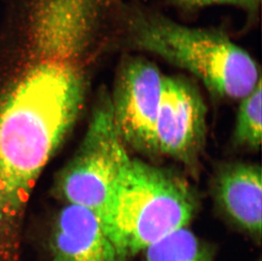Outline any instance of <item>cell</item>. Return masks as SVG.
<instances>
[{
    "mask_svg": "<svg viewBox=\"0 0 262 261\" xmlns=\"http://www.w3.org/2000/svg\"><path fill=\"white\" fill-rule=\"evenodd\" d=\"M163 77L153 63L131 58L119 71L111 99L121 138L126 145L142 153H158L156 126Z\"/></svg>",
    "mask_w": 262,
    "mask_h": 261,
    "instance_id": "6",
    "label": "cell"
},
{
    "mask_svg": "<svg viewBox=\"0 0 262 261\" xmlns=\"http://www.w3.org/2000/svg\"><path fill=\"white\" fill-rule=\"evenodd\" d=\"M144 261H215L207 244L183 227L145 250Z\"/></svg>",
    "mask_w": 262,
    "mask_h": 261,
    "instance_id": "10",
    "label": "cell"
},
{
    "mask_svg": "<svg viewBox=\"0 0 262 261\" xmlns=\"http://www.w3.org/2000/svg\"><path fill=\"white\" fill-rule=\"evenodd\" d=\"M120 20L130 45L188 71L217 96L243 99L260 79L250 54L222 31L184 25L140 7L123 6Z\"/></svg>",
    "mask_w": 262,
    "mask_h": 261,
    "instance_id": "2",
    "label": "cell"
},
{
    "mask_svg": "<svg viewBox=\"0 0 262 261\" xmlns=\"http://www.w3.org/2000/svg\"><path fill=\"white\" fill-rule=\"evenodd\" d=\"M78 62L36 59L0 98V261L20 260L32 190L84 101Z\"/></svg>",
    "mask_w": 262,
    "mask_h": 261,
    "instance_id": "1",
    "label": "cell"
},
{
    "mask_svg": "<svg viewBox=\"0 0 262 261\" xmlns=\"http://www.w3.org/2000/svg\"><path fill=\"white\" fill-rule=\"evenodd\" d=\"M206 107L198 89L187 79L163 77L156 120L158 153L193 162L205 143Z\"/></svg>",
    "mask_w": 262,
    "mask_h": 261,
    "instance_id": "7",
    "label": "cell"
},
{
    "mask_svg": "<svg viewBox=\"0 0 262 261\" xmlns=\"http://www.w3.org/2000/svg\"><path fill=\"white\" fill-rule=\"evenodd\" d=\"M261 79L250 94L243 98L235 123V143L250 149H258L262 138Z\"/></svg>",
    "mask_w": 262,
    "mask_h": 261,
    "instance_id": "11",
    "label": "cell"
},
{
    "mask_svg": "<svg viewBox=\"0 0 262 261\" xmlns=\"http://www.w3.org/2000/svg\"><path fill=\"white\" fill-rule=\"evenodd\" d=\"M195 208L187 182L167 170L131 159L99 218L126 260L185 227Z\"/></svg>",
    "mask_w": 262,
    "mask_h": 261,
    "instance_id": "3",
    "label": "cell"
},
{
    "mask_svg": "<svg viewBox=\"0 0 262 261\" xmlns=\"http://www.w3.org/2000/svg\"><path fill=\"white\" fill-rule=\"evenodd\" d=\"M262 176L260 165L238 163L221 170L215 178V198L235 224L250 236H261Z\"/></svg>",
    "mask_w": 262,
    "mask_h": 261,
    "instance_id": "9",
    "label": "cell"
},
{
    "mask_svg": "<svg viewBox=\"0 0 262 261\" xmlns=\"http://www.w3.org/2000/svg\"><path fill=\"white\" fill-rule=\"evenodd\" d=\"M121 8L118 0H7L1 23L35 56L69 60L86 54Z\"/></svg>",
    "mask_w": 262,
    "mask_h": 261,
    "instance_id": "4",
    "label": "cell"
},
{
    "mask_svg": "<svg viewBox=\"0 0 262 261\" xmlns=\"http://www.w3.org/2000/svg\"><path fill=\"white\" fill-rule=\"evenodd\" d=\"M258 261H260V259H259V260H258Z\"/></svg>",
    "mask_w": 262,
    "mask_h": 261,
    "instance_id": "13",
    "label": "cell"
},
{
    "mask_svg": "<svg viewBox=\"0 0 262 261\" xmlns=\"http://www.w3.org/2000/svg\"><path fill=\"white\" fill-rule=\"evenodd\" d=\"M52 261H125L99 216L68 204L59 212L50 239Z\"/></svg>",
    "mask_w": 262,
    "mask_h": 261,
    "instance_id": "8",
    "label": "cell"
},
{
    "mask_svg": "<svg viewBox=\"0 0 262 261\" xmlns=\"http://www.w3.org/2000/svg\"><path fill=\"white\" fill-rule=\"evenodd\" d=\"M130 160L106 95L94 108L79 149L62 172L59 192L68 204L83 206L99 217Z\"/></svg>",
    "mask_w": 262,
    "mask_h": 261,
    "instance_id": "5",
    "label": "cell"
},
{
    "mask_svg": "<svg viewBox=\"0 0 262 261\" xmlns=\"http://www.w3.org/2000/svg\"><path fill=\"white\" fill-rule=\"evenodd\" d=\"M179 7L196 10L212 5H228L239 8L250 15H255L259 8L260 0H172Z\"/></svg>",
    "mask_w": 262,
    "mask_h": 261,
    "instance_id": "12",
    "label": "cell"
}]
</instances>
